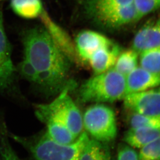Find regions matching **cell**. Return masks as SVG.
I'll list each match as a JSON object with an SVG mask.
<instances>
[{"mask_svg": "<svg viewBox=\"0 0 160 160\" xmlns=\"http://www.w3.org/2000/svg\"><path fill=\"white\" fill-rule=\"evenodd\" d=\"M24 56L37 73V84L51 94L60 92L67 82L71 61L43 27L27 31L23 40Z\"/></svg>", "mask_w": 160, "mask_h": 160, "instance_id": "obj_1", "label": "cell"}, {"mask_svg": "<svg viewBox=\"0 0 160 160\" xmlns=\"http://www.w3.org/2000/svg\"><path fill=\"white\" fill-rule=\"evenodd\" d=\"M9 138L28 150L34 160H78L89 136L85 131L69 144L52 138L46 131L29 137H23L8 131Z\"/></svg>", "mask_w": 160, "mask_h": 160, "instance_id": "obj_2", "label": "cell"}, {"mask_svg": "<svg viewBox=\"0 0 160 160\" xmlns=\"http://www.w3.org/2000/svg\"><path fill=\"white\" fill-rule=\"evenodd\" d=\"M126 95L125 76L113 68L94 74L81 85L79 92L84 103L113 102L123 100Z\"/></svg>", "mask_w": 160, "mask_h": 160, "instance_id": "obj_3", "label": "cell"}, {"mask_svg": "<svg viewBox=\"0 0 160 160\" xmlns=\"http://www.w3.org/2000/svg\"><path fill=\"white\" fill-rule=\"evenodd\" d=\"M72 85L62 90L49 103L36 105L35 113L48 114L65 124L77 138L83 132V119L80 110L70 96Z\"/></svg>", "mask_w": 160, "mask_h": 160, "instance_id": "obj_4", "label": "cell"}, {"mask_svg": "<svg viewBox=\"0 0 160 160\" xmlns=\"http://www.w3.org/2000/svg\"><path fill=\"white\" fill-rule=\"evenodd\" d=\"M83 129L89 137L107 143L117 135L116 115L111 108L103 103H94L82 116Z\"/></svg>", "mask_w": 160, "mask_h": 160, "instance_id": "obj_5", "label": "cell"}, {"mask_svg": "<svg viewBox=\"0 0 160 160\" xmlns=\"http://www.w3.org/2000/svg\"><path fill=\"white\" fill-rule=\"evenodd\" d=\"M125 107L131 112L148 116H160V86L126 95Z\"/></svg>", "mask_w": 160, "mask_h": 160, "instance_id": "obj_6", "label": "cell"}, {"mask_svg": "<svg viewBox=\"0 0 160 160\" xmlns=\"http://www.w3.org/2000/svg\"><path fill=\"white\" fill-rule=\"evenodd\" d=\"M15 74L11 45L2 21L0 22V93L6 94L12 89Z\"/></svg>", "mask_w": 160, "mask_h": 160, "instance_id": "obj_7", "label": "cell"}, {"mask_svg": "<svg viewBox=\"0 0 160 160\" xmlns=\"http://www.w3.org/2000/svg\"><path fill=\"white\" fill-rule=\"evenodd\" d=\"M89 19L96 25L108 29H116L138 21L133 4L105 11Z\"/></svg>", "mask_w": 160, "mask_h": 160, "instance_id": "obj_8", "label": "cell"}, {"mask_svg": "<svg viewBox=\"0 0 160 160\" xmlns=\"http://www.w3.org/2000/svg\"><path fill=\"white\" fill-rule=\"evenodd\" d=\"M40 17L44 28L59 48L71 62L81 64L82 62L78 54L75 43L73 42L67 33L56 23L44 10Z\"/></svg>", "mask_w": 160, "mask_h": 160, "instance_id": "obj_9", "label": "cell"}, {"mask_svg": "<svg viewBox=\"0 0 160 160\" xmlns=\"http://www.w3.org/2000/svg\"><path fill=\"white\" fill-rule=\"evenodd\" d=\"M112 43L111 40L100 33L84 30L78 34L74 43L82 63H87L95 52Z\"/></svg>", "mask_w": 160, "mask_h": 160, "instance_id": "obj_10", "label": "cell"}, {"mask_svg": "<svg viewBox=\"0 0 160 160\" xmlns=\"http://www.w3.org/2000/svg\"><path fill=\"white\" fill-rule=\"evenodd\" d=\"M125 78L127 95L160 86V73L152 72L138 66Z\"/></svg>", "mask_w": 160, "mask_h": 160, "instance_id": "obj_11", "label": "cell"}, {"mask_svg": "<svg viewBox=\"0 0 160 160\" xmlns=\"http://www.w3.org/2000/svg\"><path fill=\"white\" fill-rule=\"evenodd\" d=\"M132 46L139 54L145 50L160 48V18L142 27L134 36Z\"/></svg>", "mask_w": 160, "mask_h": 160, "instance_id": "obj_12", "label": "cell"}, {"mask_svg": "<svg viewBox=\"0 0 160 160\" xmlns=\"http://www.w3.org/2000/svg\"><path fill=\"white\" fill-rule=\"evenodd\" d=\"M120 52V47L113 42L95 52L87 63L94 74L101 73L113 67Z\"/></svg>", "mask_w": 160, "mask_h": 160, "instance_id": "obj_13", "label": "cell"}, {"mask_svg": "<svg viewBox=\"0 0 160 160\" xmlns=\"http://www.w3.org/2000/svg\"><path fill=\"white\" fill-rule=\"evenodd\" d=\"M38 119L46 126L48 135L59 143L69 144L77 138L63 123L47 114L35 113Z\"/></svg>", "mask_w": 160, "mask_h": 160, "instance_id": "obj_14", "label": "cell"}, {"mask_svg": "<svg viewBox=\"0 0 160 160\" xmlns=\"http://www.w3.org/2000/svg\"><path fill=\"white\" fill-rule=\"evenodd\" d=\"M160 137V128H129L123 140L132 148L140 149Z\"/></svg>", "mask_w": 160, "mask_h": 160, "instance_id": "obj_15", "label": "cell"}, {"mask_svg": "<svg viewBox=\"0 0 160 160\" xmlns=\"http://www.w3.org/2000/svg\"><path fill=\"white\" fill-rule=\"evenodd\" d=\"M78 160H112V158L107 143L89 137Z\"/></svg>", "mask_w": 160, "mask_h": 160, "instance_id": "obj_16", "label": "cell"}, {"mask_svg": "<svg viewBox=\"0 0 160 160\" xmlns=\"http://www.w3.org/2000/svg\"><path fill=\"white\" fill-rule=\"evenodd\" d=\"M132 4V0H84L85 13L88 18L100 12Z\"/></svg>", "mask_w": 160, "mask_h": 160, "instance_id": "obj_17", "label": "cell"}, {"mask_svg": "<svg viewBox=\"0 0 160 160\" xmlns=\"http://www.w3.org/2000/svg\"><path fill=\"white\" fill-rule=\"evenodd\" d=\"M11 6L17 15L26 19L40 17L44 11L41 0H11Z\"/></svg>", "mask_w": 160, "mask_h": 160, "instance_id": "obj_18", "label": "cell"}, {"mask_svg": "<svg viewBox=\"0 0 160 160\" xmlns=\"http://www.w3.org/2000/svg\"><path fill=\"white\" fill-rule=\"evenodd\" d=\"M139 54L132 48L121 52L113 68L123 76H127L138 66Z\"/></svg>", "mask_w": 160, "mask_h": 160, "instance_id": "obj_19", "label": "cell"}, {"mask_svg": "<svg viewBox=\"0 0 160 160\" xmlns=\"http://www.w3.org/2000/svg\"><path fill=\"white\" fill-rule=\"evenodd\" d=\"M8 129L3 118H0V160H22L9 141Z\"/></svg>", "mask_w": 160, "mask_h": 160, "instance_id": "obj_20", "label": "cell"}, {"mask_svg": "<svg viewBox=\"0 0 160 160\" xmlns=\"http://www.w3.org/2000/svg\"><path fill=\"white\" fill-rule=\"evenodd\" d=\"M139 66L148 71L160 73V48L142 51L139 54Z\"/></svg>", "mask_w": 160, "mask_h": 160, "instance_id": "obj_21", "label": "cell"}, {"mask_svg": "<svg viewBox=\"0 0 160 160\" xmlns=\"http://www.w3.org/2000/svg\"><path fill=\"white\" fill-rule=\"evenodd\" d=\"M128 121L129 128H160V116H148L131 112Z\"/></svg>", "mask_w": 160, "mask_h": 160, "instance_id": "obj_22", "label": "cell"}, {"mask_svg": "<svg viewBox=\"0 0 160 160\" xmlns=\"http://www.w3.org/2000/svg\"><path fill=\"white\" fill-rule=\"evenodd\" d=\"M137 20L160 8V0H132Z\"/></svg>", "mask_w": 160, "mask_h": 160, "instance_id": "obj_23", "label": "cell"}, {"mask_svg": "<svg viewBox=\"0 0 160 160\" xmlns=\"http://www.w3.org/2000/svg\"><path fill=\"white\" fill-rule=\"evenodd\" d=\"M139 150V160H160V137Z\"/></svg>", "mask_w": 160, "mask_h": 160, "instance_id": "obj_24", "label": "cell"}, {"mask_svg": "<svg viewBox=\"0 0 160 160\" xmlns=\"http://www.w3.org/2000/svg\"><path fill=\"white\" fill-rule=\"evenodd\" d=\"M19 70L22 76L30 81L37 83V73L35 68L29 60L23 57L19 65Z\"/></svg>", "mask_w": 160, "mask_h": 160, "instance_id": "obj_25", "label": "cell"}, {"mask_svg": "<svg viewBox=\"0 0 160 160\" xmlns=\"http://www.w3.org/2000/svg\"><path fill=\"white\" fill-rule=\"evenodd\" d=\"M117 160H139L138 153L129 145L123 144L118 151Z\"/></svg>", "mask_w": 160, "mask_h": 160, "instance_id": "obj_26", "label": "cell"}]
</instances>
